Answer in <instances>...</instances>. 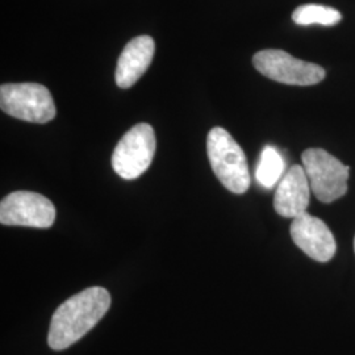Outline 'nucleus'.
<instances>
[{
  "label": "nucleus",
  "instance_id": "nucleus-13",
  "mask_svg": "<svg viewBox=\"0 0 355 355\" xmlns=\"http://www.w3.org/2000/svg\"><path fill=\"white\" fill-rule=\"evenodd\" d=\"M354 252H355V239H354Z\"/></svg>",
  "mask_w": 355,
  "mask_h": 355
},
{
  "label": "nucleus",
  "instance_id": "nucleus-11",
  "mask_svg": "<svg viewBox=\"0 0 355 355\" xmlns=\"http://www.w3.org/2000/svg\"><path fill=\"white\" fill-rule=\"evenodd\" d=\"M283 174H284V161L282 155L275 148L266 146L261 153V158L255 170L257 182L263 189L270 190L279 180H282Z\"/></svg>",
  "mask_w": 355,
  "mask_h": 355
},
{
  "label": "nucleus",
  "instance_id": "nucleus-4",
  "mask_svg": "<svg viewBox=\"0 0 355 355\" xmlns=\"http://www.w3.org/2000/svg\"><path fill=\"white\" fill-rule=\"evenodd\" d=\"M302 161L311 191L320 202L331 203L346 195L349 166L343 165L340 159L320 148L306 149Z\"/></svg>",
  "mask_w": 355,
  "mask_h": 355
},
{
  "label": "nucleus",
  "instance_id": "nucleus-1",
  "mask_svg": "<svg viewBox=\"0 0 355 355\" xmlns=\"http://www.w3.org/2000/svg\"><path fill=\"white\" fill-rule=\"evenodd\" d=\"M111 295L103 287H89L60 305L51 321L48 343L53 350H64L87 334L108 312Z\"/></svg>",
  "mask_w": 355,
  "mask_h": 355
},
{
  "label": "nucleus",
  "instance_id": "nucleus-2",
  "mask_svg": "<svg viewBox=\"0 0 355 355\" xmlns=\"http://www.w3.org/2000/svg\"><path fill=\"white\" fill-rule=\"evenodd\" d=\"M207 153L217 179L227 190L241 195L250 187V173L241 146L224 128H212L207 137Z\"/></svg>",
  "mask_w": 355,
  "mask_h": 355
},
{
  "label": "nucleus",
  "instance_id": "nucleus-8",
  "mask_svg": "<svg viewBox=\"0 0 355 355\" xmlns=\"http://www.w3.org/2000/svg\"><path fill=\"white\" fill-rule=\"evenodd\" d=\"M290 233L295 245L318 262H329L336 254L337 243L331 230L315 216L305 212L293 218Z\"/></svg>",
  "mask_w": 355,
  "mask_h": 355
},
{
  "label": "nucleus",
  "instance_id": "nucleus-6",
  "mask_svg": "<svg viewBox=\"0 0 355 355\" xmlns=\"http://www.w3.org/2000/svg\"><path fill=\"white\" fill-rule=\"evenodd\" d=\"M254 67L271 80L290 86H313L325 79V70L316 64L297 60L280 49L255 53Z\"/></svg>",
  "mask_w": 355,
  "mask_h": 355
},
{
  "label": "nucleus",
  "instance_id": "nucleus-3",
  "mask_svg": "<svg viewBox=\"0 0 355 355\" xmlns=\"http://www.w3.org/2000/svg\"><path fill=\"white\" fill-rule=\"evenodd\" d=\"M0 107L15 119L35 124H46L57 114L51 91L38 83L1 85Z\"/></svg>",
  "mask_w": 355,
  "mask_h": 355
},
{
  "label": "nucleus",
  "instance_id": "nucleus-10",
  "mask_svg": "<svg viewBox=\"0 0 355 355\" xmlns=\"http://www.w3.org/2000/svg\"><path fill=\"white\" fill-rule=\"evenodd\" d=\"M154 51L155 44L150 36H139L130 40L117 61L114 73L116 85L120 89L132 87L149 69Z\"/></svg>",
  "mask_w": 355,
  "mask_h": 355
},
{
  "label": "nucleus",
  "instance_id": "nucleus-9",
  "mask_svg": "<svg viewBox=\"0 0 355 355\" xmlns=\"http://www.w3.org/2000/svg\"><path fill=\"white\" fill-rule=\"evenodd\" d=\"M311 186L303 166L293 165L283 175L274 196V208L278 215L296 218L309 205Z\"/></svg>",
  "mask_w": 355,
  "mask_h": 355
},
{
  "label": "nucleus",
  "instance_id": "nucleus-7",
  "mask_svg": "<svg viewBox=\"0 0 355 355\" xmlns=\"http://www.w3.org/2000/svg\"><path fill=\"white\" fill-rule=\"evenodd\" d=\"M55 220V207L37 192L15 191L0 203V223L12 227L51 228Z\"/></svg>",
  "mask_w": 355,
  "mask_h": 355
},
{
  "label": "nucleus",
  "instance_id": "nucleus-12",
  "mask_svg": "<svg viewBox=\"0 0 355 355\" xmlns=\"http://www.w3.org/2000/svg\"><path fill=\"white\" fill-rule=\"evenodd\" d=\"M292 20L297 26H333L343 20V15L336 8L321 4H304L297 7L292 13Z\"/></svg>",
  "mask_w": 355,
  "mask_h": 355
},
{
  "label": "nucleus",
  "instance_id": "nucleus-5",
  "mask_svg": "<svg viewBox=\"0 0 355 355\" xmlns=\"http://www.w3.org/2000/svg\"><path fill=\"white\" fill-rule=\"evenodd\" d=\"M155 146V133L152 125L141 123L129 129L114 148V173L127 180L141 177L152 165Z\"/></svg>",
  "mask_w": 355,
  "mask_h": 355
}]
</instances>
